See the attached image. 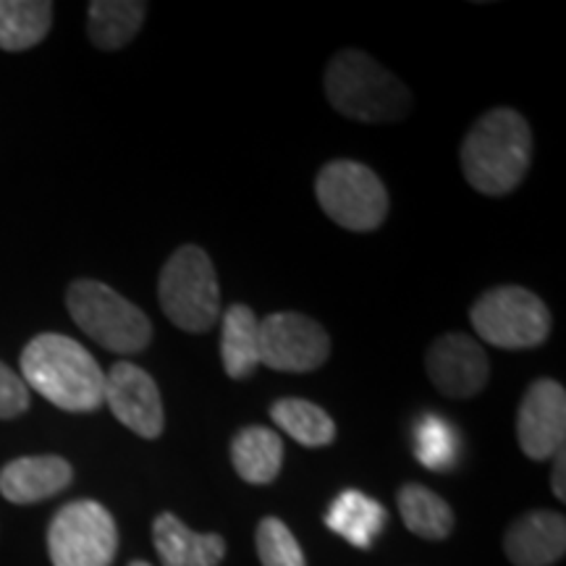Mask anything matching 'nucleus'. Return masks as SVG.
<instances>
[{"mask_svg": "<svg viewBox=\"0 0 566 566\" xmlns=\"http://www.w3.org/2000/svg\"><path fill=\"white\" fill-rule=\"evenodd\" d=\"M533 163V132L522 113H483L462 142V171L472 189L488 197L512 195Z\"/></svg>", "mask_w": 566, "mask_h": 566, "instance_id": "f257e3e1", "label": "nucleus"}, {"mask_svg": "<svg viewBox=\"0 0 566 566\" xmlns=\"http://www.w3.org/2000/svg\"><path fill=\"white\" fill-rule=\"evenodd\" d=\"M21 380L63 412H97L103 407V367L69 336H34L21 352Z\"/></svg>", "mask_w": 566, "mask_h": 566, "instance_id": "f03ea898", "label": "nucleus"}, {"mask_svg": "<svg viewBox=\"0 0 566 566\" xmlns=\"http://www.w3.org/2000/svg\"><path fill=\"white\" fill-rule=\"evenodd\" d=\"M323 84L328 103L352 122L396 124L412 111V95L405 84L363 51L336 53Z\"/></svg>", "mask_w": 566, "mask_h": 566, "instance_id": "7ed1b4c3", "label": "nucleus"}, {"mask_svg": "<svg viewBox=\"0 0 566 566\" xmlns=\"http://www.w3.org/2000/svg\"><path fill=\"white\" fill-rule=\"evenodd\" d=\"M158 296L176 328L208 334L221 317V283L210 254L197 244L179 247L163 265Z\"/></svg>", "mask_w": 566, "mask_h": 566, "instance_id": "20e7f679", "label": "nucleus"}, {"mask_svg": "<svg viewBox=\"0 0 566 566\" xmlns=\"http://www.w3.org/2000/svg\"><path fill=\"white\" fill-rule=\"evenodd\" d=\"M66 307L84 334L108 352L137 354L153 342L150 317L103 281L80 279L71 283Z\"/></svg>", "mask_w": 566, "mask_h": 566, "instance_id": "39448f33", "label": "nucleus"}, {"mask_svg": "<svg viewBox=\"0 0 566 566\" xmlns=\"http://www.w3.org/2000/svg\"><path fill=\"white\" fill-rule=\"evenodd\" d=\"M315 197L331 221L359 233L380 229L391 208L380 176L357 160L325 163L315 179Z\"/></svg>", "mask_w": 566, "mask_h": 566, "instance_id": "423d86ee", "label": "nucleus"}, {"mask_svg": "<svg viewBox=\"0 0 566 566\" xmlns=\"http://www.w3.org/2000/svg\"><path fill=\"white\" fill-rule=\"evenodd\" d=\"M472 328L499 349H535L551 336L546 302L522 286H493L470 307Z\"/></svg>", "mask_w": 566, "mask_h": 566, "instance_id": "0eeeda50", "label": "nucleus"}, {"mask_svg": "<svg viewBox=\"0 0 566 566\" xmlns=\"http://www.w3.org/2000/svg\"><path fill=\"white\" fill-rule=\"evenodd\" d=\"M116 551V522L97 501L66 504L48 527V554L53 566H111Z\"/></svg>", "mask_w": 566, "mask_h": 566, "instance_id": "6e6552de", "label": "nucleus"}, {"mask_svg": "<svg viewBox=\"0 0 566 566\" xmlns=\"http://www.w3.org/2000/svg\"><path fill=\"white\" fill-rule=\"evenodd\" d=\"M331 357V336L313 317L273 313L260 321V365L279 373H313Z\"/></svg>", "mask_w": 566, "mask_h": 566, "instance_id": "1a4fd4ad", "label": "nucleus"}, {"mask_svg": "<svg viewBox=\"0 0 566 566\" xmlns=\"http://www.w3.org/2000/svg\"><path fill=\"white\" fill-rule=\"evenodd\" d=\"M103 405L111 407L113 417L126 424L139 438L163 436L166 428V412H163L160 388L153 375L132 363H116L105 373Z\"/></svg>", "mask_w": 566, "mask_h": 566, "instance_id": "9d476101", "label": "nucleus"}, {"mask_svg": "<svg viewBox=\"0 0 566 566\" xmlns=\"http://www.w3.org/2000/svg\"><path fill=\"white\" fill-rule=\"evenodd\" d=\"M428 378L449 399H472L488 386L491 363L475 338L467 334H446L436 338L424 354Z\"/></svg>", "mask_w": 566, "mask_h": 566, "instance_id": "9b49d317", "label": "nucleus"}, {"mask_svg": "<svg viewBox=\"0 0 566 566\" xmlns=\"http://www.w3.org/2000/svg\"><path fill=\"white\" fill-rule=\"evenodd\" d=\"M516 441L525 457L543 462L556 457L566 441V394L551 378L535 380L527 388L516 415Z\"/></svg>", "mask_w": 566, "mask_h": 566, "instance_id": "f8f14e48", "label": "nucleus"}, {"mask_svg": "<svg viewBox=\"0 0 566 566\" xmlns=\"http://www.w3.org/2000/svg\"><path fill=\"white\" fill-rule=\"evenodd\" d=\"M74 470L63 457H21L0 470V493L11 504L27 506L66 491Z\"/></svg>", "mask_w": 566, "mask_h": 566, "instance_id": "ddd939ff", "label": "nucleus"}, {"mask_svg": "<svg viewBox=\"0 0 566 566\" xmlns=\"http://www.w3.org/2000/svg\"><path fill=\"white\" fill-rule=\"evenodd\" d=\"M509 562L514 566H551L566 551V520L556 512H530L509 527L504 537Z\"/></svg>", "mask_w": 566, "mask_h": 566, "instance_id": "4468645a", "label": "nucleus"}, {"mask_svg": "<svg viewBox=\"0 0 566 566\" xmlns=\"http://www.w3.org/2000/svg\"><path fill=\"white\" fill-rule=\"evenodd\" d=\"M153 546L163 566H218L226 556L221 535L195 533L171 512L155 516Z\"/></svg>", "mask_w": 566, "mask_h": 566, "instance_id": "2eb2a0df", "label": "nucleus"}, {"mask_svg": "<svg viewBox=\"0 0 566 566\" xmlns=\"http://www.w3.org/2000/svg\"><path fill=\"white\" fill-rule=\"evenodd\" d=\"M231 462L244 483L268 485L279 478L283 467L281 436L263 424L239 430L231 441Z\"/></svg>", "mask_w": 566, "mask_h": 566, "instance_id": "dca6fc26", "label": "nucleus"}, {"mask_svg": "<svg viewBox=\"0 0 566 566\" xmlns=\"http://www.w3.org/2000/svg\"><path fill=\"white\" fill-rule=\"evenodd\" d=\"M388 514L384 504L359 491L338 493L325 514V525L357 548H370L375 537L384 533Z\"/></svg>", "mask_w": 566, "mask_h": 566, "instance_id": "f3484780", "label": "nucleus"}, {"mask_svg": "<svg viewBox=\"0 0 566 566\" xmlns=\"http://www.w3.org/2000/svg\"><path fill=\"white\" fill-rule=\"evenodd\" d=\"M221 359L233 380L250 378L260 367V321L247 304H231L223 313Z\"/></svg>", "mask_w": 566, "mask_h": 566, "instance_id": "a211bd4d", "label": "nucleus"}, {"mask_svg": "<svg viewBox=\"0 0 566 566\" xmlns=\"http://www.w3.org/2000/svg\"><path fill=\"white\" fill-rule=\"evenodd\" d=\"M147 17L142 0H95L87 9V32L92 45L101 51H118L137 38Z\"/></svg>", "mask_w": 566, "mask_h": 566, "instance_id": "6ab92c4d", "label": "nucleus"}, {"mask_svg": "<svg viewBox=\"0 0 566 566\" xmlns=\"http://www.w3.org/2000/svg\"><path fill=\"white\" fill-rule=\"evenodd\" d=\"M53 3L45 0H0V51H30L48 38Z\"/></svg>", "mask_w": 566, "mask_h": 566, "instance_id": "aec40b11", "label": "nucleus"}, {"mask_svg": "<svg viewBox=\"0 0 566 566\" xmlns=\"http://www.w3.org/2000/svg\"><path fill=\"white\" fill-rule=\"evenodd\" d=\"M399 514L409 533L424 541H443L454 530V512L430 488L409 483L399 491Z\"/></svg>", "mask_w": 566, "mask_h": 566, "instance_id": "412c9836", "label": "nucleus"}, {"mask_svg": "<svg viewBox=\"0 0 566 566\" xmlns=\"http://www.w3.org/2000/svg\"><path fill=\"white\" fill-rule=\"evenodd\" d=\"M273 422L307 449H325L336 441V422L323 407L307 399H279L271 407Z\"/></svg>", "mask_w": 566, "mask_h": 566, "instance_id": "4be33fe9", "label": "nucleus"}, {"mask_svg": "<svg viewBox=\"0 0 566 566\" xmlns=\"http://www.w3.org/2000/svg\"><path fill=\"white\" fill-rule=\"evenodd\" d=\"M457 433L449 422L436 415H424L415 428V457L436 472L451 470L457 462Z\"/></svg>", "mask_w": 566, "mask_h": 566, "instance_id": "5701e85b", "label": "nucleus"}, {"mask_svg": "<svg viewBox=\"0 0 566 566\" xmlns=\"http://www.w3.org/2000/svg\"><path fill=\"white\" fill-rule=\"evenodd\" d=\"M254 543H258V556L263 566H307L300 541L279 516H265L260 522Z\"/></svg>", "mask_w": 566, "mask_h": 566, "instance_id": "b1692460", "label": "nucleus"}, {"mask_svg": "<svg viewBox=\"0 0 566 566\" xmlns=\"http://www.w3.org/2000/svg\"><path fill=\"white\" fill-rule=\"evenodd\" d=\"M27 409H30V388L19 373L0 363V420H13Z\"/></svg>", "mask_w": 566, "mask_h": 566, "instance_id": "393cba45", "label": "nucleus"}, {"mask_svg": "<svg viewBox=\"0 0 566 566\" xmlns=\"http://www.w3.org/2000/svg\"><path fill=\"white\" fill-rule=\"evenodd\" d=\"M554 459H556V464H554V472H551V488H554V493H556L558 501H566V485H564L566 454H564V449L558 451V454H556Z\"/></svg>", "mask_w": 566, "mask_h": 566, "instance_id": "a878e982", "label": "nucleus"}, {"mask_svg": "<svg viewBox=\"0 0 566 566\" xmlns=\"http://www.w3.org/2000/svg\"><path fill=\"white\" fill-rule=\"evenodd\" d=\"M129 566H153V564H147V562H132Z\"/></svg>", "mask_w": 566, "mask_h": 566, "instance_id": "bb28decb", "label": "nucleus"}]
</instances>
